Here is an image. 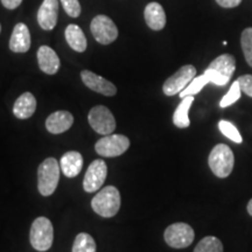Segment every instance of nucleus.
Segmentation results:
<instances>
[{
	"label": "nucleus",
	"mask_w": 252,
	"mask_h": 252,
	"mask_svg": "<svg viewBox=\"0 0 252 252\" xmlns=\"http://www.w3.org/2000/svg\"><path fill=\"white\" fill-rule=\"evenodd\" d=\"M91 207L99 216L105 219L113 217L121 209V193L113 186H108L94 195L91 201Z\"/></svg>",
	"instance_id": "nucleus-1"
},
{
	"label": "nucleus",
	"mask_w": 252,
	"mask_h": 252,
	"mask_svg": "<svg viewBox=\"0 0 252 252\" xmlns=\"http://www.w3.org/2000/svg\"><path fill=\"white\" fill-rule=\"evenodd\" d=\"M61 167L55 158H47L37 168V188L41 195L49 196L59 185Z\"/></svg>",
	"instance_id": "nucleus-2"
},
{
	"label": "nucleus",
	"mask_w": 252,
	"mask_h": 252,
	"mask_svg": "<svg viewBox=\"0 0 252 252\" xmlns=\"http://www.w3.org/2000/svg\"><path fill=\"white\" fill-rule=\"evenodd\" d=\"M210 169L217 178H226L231 174L235 165L234 153L228 145L219 144L212 150L208 158Z\"/></svg>",
	"instance_id": "nucleus-3"
},
{
	"label": "nucleus",
	"mask_w": 252,
	"mask_h": 252,
	"mask_svg": "<svg viewBox=\"0 0 252 252\" xmlns=\"http://www.w3.org/2000/svg\"><path fill=\"white\" fill-rule=\"evenodd\" d=\"M31 245L36 251L45 252L52 248L54 242V228L47 217H37L32 223L30 232Z\"/></svg>",
	"instance_id": "nucleus-4"
},
{
	"label": "nucleus",
	"mask_w": 252,
	"mask_h": 252,
	"mask_svg": "<svg viewBox=\"0 0 252 252\" xmlns=\"http://www.w3.org/2000/svg\"><path fill=\"white\" fill-rule=\"evenodd\" d=\"M167 245L174 249H185L193 243L195 232L187 223H174L167 226L163 234Z\"/></svg>",
	"instance_id": "nucleus-5"
},
{
	"label": "nucleus",
	"mask_w": 252,
	"mask_h": 252,
	"mask_svg": "<svg viewBox=\"0 0 252 252\" xmlns=\"http://www.w3.org/2000/svg\"><path fill=\"white\" fill-rule=\"evenodd\" d=\"M130 147V139L123 134H108L94 145L96 152L102 157L115 158L124 154Z\"/></svg>",
	"instance_id": "nucleus-6"
},
{
	"label": "nucleus",
	"mask_w": 252,
	"mask_h": 252,
	"mask_svg": "<svg viewBox=\"0 0 252 252\" xmlns=\"http://www.w3.org/2000/svg\"><path fill=\"white\" fill-rule=\"evenodd\" d=\"M91 33L97 42L100 45H110L115 42L118 37V28L112 19L106 15H97L93 19L90 25Z\"/></svg>",
	"instance_id": "nucleus-7"
},
{
	"label": "nucleus",
	"mask_w": 252,
	"mask_h": 252,
	"mask_svg": "<svg viewBox=\"0 0 252 252\" xmlns=\"http://www.w3.org/2000/svg\"><path fill=\"white\" fill-rule=\"evenodd\" d=\"M88 121L94 131L108 135L116 130V119L112 112L104 105L94 106L88 115Z\"/></svg>",
	"instance_id": "nucleus-8"
},
{
	"label": "nucleus",
	"mask_w": 252,
	"mask_h": 252,
	"mask_svg": "<svg viewBox=\"0 0 252 252\" xmlns=\"http://www.w3.org/2000/svg\"><path fill=\"white\" fill-rule=\"evenodd\" d=\"M195 75H196V69H195L194 65H184L174 75H172L171 77L165 81L162 87L163 94L166 96H174L176 94H180L196 77Z\"/></svg>",
	"instance_id": "nucleus-9"
},
{
	"label": "nucleus",
	"mask_w": 252,
	"mask_h": 252,
	"mask_svg": "<svg viewBox=\"0 0 252 252\" xmlns=\"http://www.w3.org/2000/svg\"><path fill=\"white\" fill-rule=\"evenodd\" d=\"M108 175V166L104 160H94L84 175L83 189L87 193H94L102 187Z\"/></svg>",
	"instance_id": "nucleus-10"
},
{
	"label": "nucleus",
	"mask_w": 252,
	"mask_h": 252,
	"mask_svg": "<svg viewBox=\"0 0 252 252\" xmlns=\"http://www.w3.org/2000/svg\"><path fill=\"white\" fill-rule=\"evenodd\" d=\"M81 78L89 89L102 94L104 96L111 97L117 94V88H116L115 84L93 71L83 70L81 72Z\"/></svg>",
	"instance_id": "nucleus-11"
},
{
	"label": "nucleus",
	"mask_w": 252,
	"mask_h": 252,
	"mask_svg": "<svg viewBox=\"0 0 252 252\" xmlns=\"http://www.w3.org/2000/svg\"><path fill=\"white\" fill-rule=\"evenodd\" d=\"M59 19V0H43L37 11V23L45 31L54 30Z\"/></svg>",
	"instance_id": "nucleus-12"
},
{
	"label": "nucleus",
	"mask_w": 252,
	"mask_h": 252,
	"mask_svg": "<svg viewBox=\"0 0 252 252\" xmlns=\"http://www.w3.org/2000/svg\"><path fill=\"white\" fill-rule=\"evenodd\" d=\"M31 48V33L26 25L19 23L14 26L9 39V49L13 53H26Z\"/></svg>",
	"instance_id": "nucleus-13"
},
{
	"label": "nucleus",
	"mask_w": 252,
	"mask_h": 252,
	"mask_svg": "<svg viewBox=\"0 0 252 252\" xmlns=\"http://www.w3.org/2000/svg\"><path fill=\"white\" fill-rule=\"evenodd\" d=\"M37 63L41 70L47 75H55L61 65L56 52L48 46H41L37 50Z\"/></svg>",
	"instance_id": "nucleus-14"
},
{
	"label": "nucleus",
	"mask_w": 252,
	"mask_h": 252,
	"mask_svg": "<svg viewBox=\"0 0 252 252\" xmlns=\"http://www.w3.org/2000/svg\"><path fill=\"white\" fill-rule=\"evenodd\" d=\"M145 21H146L147 26L153 31H161L165 28L167 19L165 9L159 2H150L149 5L145 7L144 11Z\"/></svg>",
	"instance_id": "nucleus-15"
},
{
	"label": "nucleus",
	"mask_w": 252,
	"mask_h": 252,
	"mask_svg": "<svg viewBox=\"0 0 252 252\" xmlns=\"http://www.w3.org/2000/svg\"><path fill=\"white\" fill-rule=\"evenodd\" d=\"M74 124V117L68 111H56L46 121V127L50 133L60 134L68 131Z\"/></svg>",
	"instance_id": "nucleus-16"
},
{
	"label": "nucleus",
	"mask_w": 252,
	"mask_h": 252,
	"mask_svg": "<svg viewBox=\"0 0 252 252\" xmlns=\"http://www.w3.org/2000/svg\"><path fill=\"white\" fill-rule=\"evenodd\" d=\"M61 171L67 178H75L80 174L83 167V157L80 152L76 151H70V152L64 153L60 161Z\"/></svg>",
	"instance_id": "nucleus-17"
},
{
	"label": "nucleus",
	"mask_w": 252,
	"mask_h": 252,
	"mask_svg": "<svg viewBox=\"0 0 252 252\" xmlns=\"http://www.w3.org/2000/svg\"><path fill=\"white\" fill-rule=\"evenodd\" d=\"M209 69H212L216 72L219 76L224 80L226 83H229L230 78L234 75L236 69V60L232 55L230 54H222L210 63Z\"/></svg>",
	"instance_id": "nucleus-18"
},
{
	"label": "nucleus",
	"mask_w": 252,
	"mask_h": 252,
	"mask_svg": "<svg viewBox=\"0 0 252 252\" xmlns=\"http://www.w3.org/2000/svg\"><path fill=\"white\" fill-rule=\"evenodd\" d=\"M36 110V99L33 94L25 93L19 96L13 105V113L19 119H27L34 115Z\"/></svg>",
	"instance_id": "nucleus-19"
},
{
	"label": "nucleus",
	"mask_w": 252,
	"mask_h": 252,
	"mask_svg": "<svg viewBox=\"0 0 252 252\" xmlns=\"http://www.w3.org/2000/svg\"><path fill=\"white\" fill-rule=\"evenodd\" d=\"M64 36L69 47H71V49H74L75 52L78 53L86 52L88 47L87 37L84 35L83 31L77 25L71 24L67 26L64 32Z\"/></svg>",
	"instance_id": "nucleus-20"
},
{
	"label": "nucleus",
	"mask_w": 252,
	"mask_h": 252,
	"mask_svg": "<svg viewBox=\"0 0 252 252\" xmlns=\"http://www.w3.org/2000/svg\"><path fill=\"white\" fill-rule=\"evenodd\" d=\"M194 102V96H187L182 98L181 103L176 108L174 115H173V123L176 127L179 128H186L190 125V121H189L188 112L190 109L191 104Z\"/></svg>",
	"instance_id": "nucleus-21"
},
{
	"label": "nucleus",
	"mask_w": 252,
	"mask_h": 252,
	"mask_svg": "<svg viewBox=\"0 0 252 252\" xmlns=\"http://www.w3.org/2000/svg\"><path fill=\"white\" fill-rule=\"evenodd\" d=\"M96 242L87 232H81L76 236L71 252H96Z\"/></svg>",
	"instance_id": "nucleus-22"
},
{
	"label": "nucleus",
	"mask_w": 252,
	"mask_h": 252,
	"mask_svg": "<svg viewBox=\"0 0 252 252\" xmlns=\"http://www.w3.org/2000/svg\"><path fill=\"white\" fill-rule=\"evenodd\" d=\"M208 83H210V78L206 72H203L201 76L195 77L194 80L191 81L187 87H186V89L181 91L180 97L181 98H185V97L187 96H195V94L200 93V91L202 90Z\"/></svg>",
	"instance_id": "nucleus-23"
},
{
	"label": "nucleus",
	"mask_w": 252,
	"mask_h": 252,
	"mask_svg": "<svg viewBox=\"0 0 252 252\" xmlns=\"http://www.w3.org/2000/svg\"><path fill=\"white\" fill-rule=\"evenodd\" d=\"M194 252H223V244L217 237L207 236L198 242Z\"/></svg>",
	"instance_id": "nucleus-24"
},
{
	"label": "nucleus",
	"mask_w": 252,
	"mask_h": 252,
	"mask_svg": "<svg viewBox=\"0 0 252 252\" xmlns=\"http://www.w3.org/2000/svg\"><path fill=\"white\" fill-rule=\"evenodd\" d=\"M241 46L248 64L252 68V27H248L242 32Z\"/></svg>",
	"instance_id": "nucleus-25"
},
{
	"label": "nucleus",
	"mask_w": 252,
	"mask_h": 252,
	"mask_svg": "<svg viewBox=\"0 0 252 252\" xmlns=\"http://www.w3.org/2000/svg\"><path fill=\"white\" fill-rule=\"evenodd\" d=\"M219 128L228 139L234 141V143L241 144L242 141H243V138H242L241 133H239L237 127H236L232 123H230L228 121H220Z\"/></svg>",
	"instance_id": "nucleus-26"
},
{
	"label": "nucleus",
	"mask_w": 252,
	"mask_h": 252,
	"mask_svg": "<svg viewBox=\"0 0 252 252\" xmlns=\"http://www.w3.org/2000/svg\"><path fill=\"white\" fill-rule=\"evenodd\" d=\"M241 87H239V83L237 81L232 83V86L230 87V89L224 97H223L222 100H220V108H228V106L232 105V104L237 102V100L241 98Z\"/></svg>",
	"instance_id": "nucleus-27"
},
{
	"label": "nucleus",
	"mask_w": 252,
	"mask_h": 252,
	"mask_svg": "<svg viewBox=\"0 0 252 252\" xmlns=\"http://www.w3.org/2000/svg\"><path fill=\"white\" fill-rule=\"evenodd\" d=\"M63 6V9L65 11L69 17L77 18L81 14V4L78 0H60Z\"/></svg>",
	"instance_id": "nucleus-28"
},
{
	"label": "nucleus",
	"mask_w": 252,
	"mask_h": 252,
	"mask_svg": "<svg viewBox=\"0 0 252 252\" xmlns=\"http://www.w3.org/2000/svg\"><path fill=\"white\" fill-rule=\"evenodd\" d=\"M237 82L241 87V90L252 98V75H243L237 78Z\"/></svg>",
	"instance_id": "nucleus-29"
},
{
	"label": "nucleus",
	"mask_w": 252,
	"mask_h": 252,
	"mask_svg": "<svg viewBox=\"0 0 252 252\" xmlns=\"http://www.w3.org/2000/svg\"><path fill=\"white\" fill-rule=\"evenodd\" d=\"M216 2L220 7L224 8H234L241 4L242 0H216Z\"/></svg>",
	"instance_id": "nucleus-30"
},
{
	"label": "nucleus",
	"mask_w": 252,
	"mask_h": 252,
	"mask_svg": "<svg viewBox=\"0 0 252 252\" xmlns=\"http://www.w3.org/2000/svg\"><path fill=\"white\" fill-rule=\"evenodd\" d=\"M23 0H1V4L7 9H15L21 5Z\"/></svg>",
	"instance_id": "nucleus-31"
},
{
	"label": "nucleus",
	"mask_w": 252,
	"mask_h": 252,
	"mask_svg": "<svg viewBox=\"0 0 252 252\" xmlns=\"http://www.w3.org/2000/svg\"><path fill=\"white\" fill-rule=\"evenodd\" d=\"M248 213L252 216V198L249 201V203H248Z\"/></svg>",
	"instance_id": "nucleus-32"
},
{
	"label": "nucleus",
	"mask_w": 252,
	"mask_h": 252,
	"mask_svg": "<svg viewBox=\"0 0 252 252\" xmlns=\"http://www.w3.org/2000/svg\"><path fill=\"white\" fill-rule=\"evenodd\" d=\"M0 33H1V25H0Z\"/></svg>",
	"instance_id": "nucleus-33"
}]
</instances>
